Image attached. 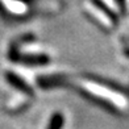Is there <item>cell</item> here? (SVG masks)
Masks as SVG:
<instances>
[{"label":"cell","mask_w":129,"mask_h":129,"mask_svg":"<svg viewBox=\"0 0 129 129\" xmlns=\"http://www.w3.org/2000/svg\"><path fill=\"white\" fill-rule=\"evenodd\" d=\"M82 87H84L91 95H95L98 98H102V99L111 102V104H113L115 107H117L121 111H125L129 108L128 99L116 91H112V90L107 88V87H103L100 84H96L93 82H87V80L82 82Z\"/></svg>","instance_id":"6da1fadb"},{"label":"cell","mask_w":129,"mask_h":129,"mask_svg":"<svg viewBox=\"0 0 129 129\" xmlns=\"http://www.w3.org/2000/svg\"><path fill=\"white\" fill-rule=\"evenodd\" d=\"M103 3L107 5V7L111 9V11H113V12L116 13H119V5H117V3L115 2V0H103Z\"/></svg>","instance_id":"277c9868"},{"label":"cell","mask_w":129,"mask_h":129,"mask_svg":"<svg viewBox=\"0 0 129 129\" xmlns=\"http://www.w3.org/2000/svg\"><path fill=\"white\" fill-rule=\"evenodd\" d=\"M126 3H128V4H129V0H126Z\"/></svg>","instance_id":"5b68a950"},{"label":"cell","mask_w":129,"mask_h":129,"mask_svg":"<svg viewBox=\"0 0 129 129\" xmlns=\"http://www.w3.org/2000/svg\"><path fill=\"white\" fill-rule=\"evenodd\" d=\"M84 8H86V11L88 12L93 19H96L100 24H103L104 26H112V21H111V19H109V16L104 12V11H102L100 8H98L95 4H92V3H90V2H86L84 3Z\"/></svg>","instance_id":"7a4b0ae2"},{"label":"cell","mask_w":129,"mask_h":129,"mask_svg":"<svg viewBox=\"0 0 129 129\" xmlns=\"http://www.w3.org/2000/svg\"><path fill=\"white\" fill-rule=\"evenodd\" d=\"M3 3L5 8L13 15H24L26 12V4L21 0H3Z\"/></svg>","instance_id":"3957f363"}]
</instances>
